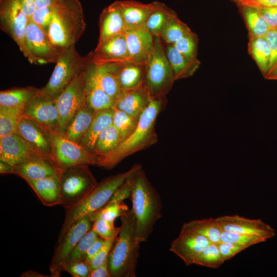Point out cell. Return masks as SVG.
I'll use <instances>...</instances> for the list:
<instances>
[{
	"mask_svg": "<svg viewBox=\"0 0 277 277\" xmlns=\"http://www.w3.org/2000/svg\"><path fill=\"white\" fill-rule=\"evenodd\" d=\"M130 199L135 216L134 238L140 244L147 241L156 222L162 217L161 196L142 168L131 177Z\"/></svg>",
	"mask_w": 277,
	"mask_h": 277,
	"instance_id": "1",
	"label": "cell"
},
{
	"mask_svg": "<svg viewBox=\"0 0 277 277\" xmlns=\"http://www.w3.org/2000/svg\"><path fill=\"white\" fill-rule=\"evenodd\" d=\"M164 99L165 97H151L132 133L116 150L104 156H98L96 166L111 169L127 156L157 143L158 136L155 124L157 116L165 106Z\"/></svg>",
	"mask_w": 277,
	"mask_h": 277,
	"instance_id": "2",
	"label": "cell"
},
{
	"mask_svg": "<svg viewBox=\"0 0 277 277\" xmlns=\"http://www.w3.org/2000/svg\"><path fill=\"white\" fill-rule=\"evenodd\" d=\"M86 27L82 6L78 0H57L48 34L63 50L80 39Z\"/></svg>",
	"mask_w": 277,
	"mask_h": 277,
	"instance_id": "3",
	"label": "cell"
},
{
	"mask_svg": "<svg viewBox=\"0 0 277 277\" xmlns=\"http://www.w3.org/2000/svg\"><path fill=\"white\" fill-rule=\"evenodd\" d=\"M141 168V165L135 164L126 171L105 178L97 183L81 203L65 209V219L59 233L58 242L75 222L105 207L126 180Z\"/></svg>",
	"mask_w": 277,
	"mask_h": 277,
	"instance_id": "4",
	"label": "cell"
},
{
	"mask_svg": "<svg viewBox=\"0 0 277 277\" xmlns=\"http://www.w3.org/2000/svg\"><path fill=\"white\" fill-rule=\"evenodd\" d=\"M120 218V230L108 258L110 272L113 277H135L140 244L135 240L132 209Z\"/></svg>",
	"mask_w": 277,
	"mask_h": 277,
	"instance_id": "5",
	"label": "cell"
},
{
	"mask_svg": "<svg viewBox=\"0 0 277 277\" xmlns=\"http://www.w3.org/2000/svg\"><path fill=\"white\" fill-rule=\"evenodd\" d=\"M175 81L163 41L160 37L155 36L153 48L146 62L144 85L151 97H164L171 89Z\"/></svg>",
	"mask_w": 277,
	"mask_h": 277,
	"instance_id": "6",
	"label": "cell"
},
{
	"mask_svg": "<svg viewBox=\"0 0 277 277\" xmlns=\"http://www.w3.org/2000/svg\"><path fill=\"white\" fill-rule=\"evenodd\" d=\"M58 176L61 205L65 209L81 203L98 183L88 165L85 164L61 168Z\"/></svg>",
	"mask_w": 277,
	"mask_h": 277,
	"instance_id": "7",
	"label": "cell"
},
{
	"mask_svg": "<svg viewBox=\"0 0 277 277\" xmlns=\"http://www.w3.org/2000/svg\"><path fill=\"white\" fill-rule=\"evenodd\" d=\"M75 45H71L64 52L55 63L48 83L41 88L40 92L56 99L74 78L86 69L88 58L87 56L80 55Z\"/></svg>",
	"mask_w": 277,
	"mask_h": 277,
	"instance_id": "8",
	"label": "cell"
},
{
	"mask_svg": "<svg viewBox=\"0 0 277 277\" xmlns=\"http://www.w3.org/2000/svg\"><path fill=\"white\" fill-rule=\"evenodd\" d=\"M55 163L60 168L78 165H97L98 156L79 144L67 138L57 130L47 128Z\"/></svg>",
	"mask_w": 277,
	"mask_h": 277,
	"instance_id": "9",
	"label": "cell"
},
{
	"mask_svg": "<svg viewBox=\"0 0 277 277\" xmlns=\"http://www.w3.org/2000/svg\"><path fill=\"white\" fill-rule=\"evenodd\" d=\"M29 18L18 0H0V28L17 45L28 61L31 56L26 43V32Z\"/></svg>",
	"mask_w": 277,
	"mask_h": 277,
	"instance_id": "10",
	"label": "cell"
},
{
	"mask_svg": "<svg viewBox=\"0 0 277 277\" xmlns=\"http://www.w3.org/2000/svg\"><path fill=\"white\" fill-rule=\"evenodd\" d=\"M85 81L86 69L80 72L56 98L58 132H64L75 114L86 104Z\"/></svg>",
	"mask_w": 277,
	"mask_h": 277,
	"instance_id": "11",
	"label": "cell"
},
{
	"mask_svg": "<svg viewBox=\"0 0 277 277\" xmlns=\"http://www.w3.org/2000/svg\"><path fill=\"white\" fill-rule=\"evenodd\" d=\"M26 43L32 64L56 63L65 51L51 40L48 34L29 19L26 32Z\"/></svg>",
	"mask_w": 277,
	"mask_h": 277,
	"instance_id": "12",
	"label": "cell"
},
{
	"mask_svg": "<svg viewBox=\"0 0 277 277\" xmlns=\"http://www.w3.org/2000/svg\"><path fill=\"white\" fill-rule=\"evenodd\" d=\"M93 222L89 215L75 222L58 242L49 266L51 276L60 277L72 251L81 239L92 229Z\"/></svg>",
	"mask_w": 277,
	"mask_h": 277,
	"instance_id": "13",
	"label": "cell"
},
{
	"mask_svg": "<svg viewBox=\"0 0 277 277\" xmlns=\"http://www.w3.org/2000/svg\"><path fill=\"white\" fill-rule=\"evenodd\" d=\"M22 115L48 129H58L59 114L56 99L47 94L39 92L24 106Z\"/></svg>",
	"mask_w": 277,
	"mask_h": 277,
	"instance_id": "14",
	"label": "cell"
},
{
	"mask_svg": "<svg viewBox=\"0 0 277 277\" xmlns=\"http://www.w3.org/2000/svg\"><path fill=\"white\" fill-rule=\"evenodd\" d=\"M41 157L46 158L17 132L0 137L1 161L15 166Z\"/></svg>",
	"mask_w": 277,
	"mask_h": 277,
	"instance_id": "15",
	"label": "cell"
},
{
	"mask_svg": "<svg viewBox=\"0 0 277 277\" xmlns=\"http://www.w3.org/2000/svg\"><path fill=\"white\" fill-rule=\"evenodd\" d=\"M211 243L205 236L182 226L179 236L171 243L169 250L189 266L193 264L198 255Z\"/></svg>",
	"mask_w": 277,
	"mask_h": 277,
	"instance_id": "16",
	"label": "cell"
},
{
	"mask_svg": "<svg viewBox=\"0 0 277 277\" xmlns=\"http://www.w3.org/2000/svg\"><path fill=\"white\" fill-rule=\"evenodd\" d=\"M216 218L223 231L256 236L266 241L275 235L274 229L261 219H250L238 214Z\"/></svg>",
	"mask_w": 277,
	"mask_h": 277,
	"instance_id": "17",
	"label": "cell"
},
{
	"mask_svg": "<svg viewBox=\"0 0 277 277\" xmlns=\"http://www.w3.org/2000/svg\"><path fill=\"white\" fill-rule=\"evenodd\" d=\"M93 62L104 64L111 70L122 91L136 88L144 84L146 63L132 60L120 62Z\"/></svg>",
	"mask_w": 277,
	"mask_h": 277,
	"instance_id": "18",
	"label": "cell"
},
{
	"mask_svg": "<svg viewBox=\"0 0 277 277\" xmlns=\"http://www.w3.org/2000/svg\"><path fill=\"white\" fill-rule=\"evenodd\" d=\"M17 133L44 156L56 165L46 128L32 120L22 116Z\"/></svg>",
	"mask_w": 277,
	"mask_h": 277,
	"instance_id": "19",
	"label": "cell"
},
{
	"mask_svg": "<svg viewBox=\"0 0 277 277\" xmlns=\"http://www.w3.org/2000/svg\"><path fill=\"white\" fill-rule=\"evenodd\" d=\"M93 61L120 62L131 60L124 33L108 37L98 42L93 52L88 55Z\"/></svg>",
	"mask_w": 277,
	"mask_h": 277,
	"instance_id": "20",
	"label": "cell"
},
{
	"mask_svg": "<svg viewBox=\"0 0 277 277\" xmlns=\"http://www.w3.org/2000/svg\"><path fill=\"white\" fill-rule=\"evenodd\" d=\"M124 35L131 60L146 63L153 48L154 37L145 26L127 29Z\"/></svg>",
	"mask_w": 277,
	"mask_h": 277,
	"instance_id": "21",
	"label": "cell"
},
{
	"mask_svg": "<svg viewBox=\"0 0 277 277\" xmlns=\"http://www.w3.org/2000/svg\"><path fill=\"white\" fill-rule=\"evenodd\" d=\"M151 98L144 84L136 88L123 91L116 101L115 108L127 113L138 121L148 106Z\"/></svg>",
	"mask_w": 277,
	"mask_h": 277,
	"instance_id": "22",
	"label": "cell"
},
{
	"mask_svg": "<svg viewBox=\"0 0 277 277\" xmlns=\"http://www.w3.org/2000/svg\"><path fill=\"white\" fill-rule=\"evenodd\" d=\"M98 42L119 34L126 30L125 21L118 1L106 7L101 13L99 21Z\"/></svg>",
	"mask_w": 277,
	"mask_h": 277,
	"instance_id": "23",
	"label": "cell"
},
{
	"mask_svg": "<svg viewBox=\"0 0 277 277\" xmlns=\"http://www.w3.org/2000/svg\"><path fill=\"white\" fill-rule=\"evenodd\" d=\"M60 169L51 161L41 157L15 166L14 174L26 181H35L58 175Z\"/></svg>",
	"mask_w": 277,
	"mask_h": 277,
	"instance_id": "24",
	"label": "cell"
},
{
	"mask_svg": "<svg viewBox=\"0 0 277 277\" xmlns=\"http://www.w3.org/2000/svg\"><path fill=\"white\" fill-rule=\"evenodd\" d=\"M126 29L145 26L150 14L155 9L156 1L144 4L134 0L118 1Z\"/></svg>",
	"mask_w": 277,
	"mask_h": 277,
	"instance_id": "25",
	"label": "cell"
},
{
	"mask_svg": "<svg viewBox=\"0 0 277 277\" xmlns=\"http://www.w3.org/2000/svg\"><path fill=\"white\" fill-rule=\"evenodd\" d=\"M86 101L88 106L95 112L113 109L115 102L97 84L89 66L86 68Z\"/></svg>",
	"mask_w": 277,
	"mask_h": 277,
	"instance_id": "26",
	"label": "cell"
},
{
	"mask_svg": "<svg viewBox=\"0 0 277 277\" xmlns=\"http://www.w3.org/2000/svg\"><path fill=\"white\" fill-rule=\"evenodd\" d=\"M26 182L45 206L61 205V194L58 174Z\"/></svg>",
	"mask_w": 277,
	"mask_h": 277,
	"instance_id": "27",
	"label": "cell"
},
{
	"mask_svg": "<svg viewBox=\"0 0 277 277\" xmlns=\"http://www.w3.org/2000/svg\"><path fill=\"white\" fill-rule=\"evenodd\" d=\"M166 57L173 71L175 81L192 76L198 69L200 62L191 61L181 54L172 44L164 46Z\"/></svg>",
	"mask_w": 277,
	"mask_h": 277,
	"instance_id": "28",
	"label": "cell"
},
{
	"mask_svg": "<svg viewBox=\"0 0 277 277\" xmlns=\"http://www.w3.org/2000/svg\"><path fill=\"white\" fill-rule=\"evenodd\" d=\"M95 112L86 103L75 114L62 133L68 139L79 144L87 131Z\"/></svg>",
	"mask_w": 277,
	"mask_h": 277,
	"instance_id": "29",
	"label": "cell"
},
{
	"mask_svg": "<svg viewBox=\"0 0 277 277\" xmlns=\"http://www.w3.org/2000/svg\"><path fill=\"white\" fill-rule=\"evenodd\" d=\"M89 66L98 85L116 103L123 91L114 74L106 65L102 63L89 60Z\"/></svg>",
	"mask_w": 277,
	"mask_h": 277,
	"instance_id": "30",
	"label": "cell"
},
{
	"mask_svg": "<svg viewBox=\"0 0 277 277\" xmlns=\"http://www.w3.org/2000/svg\"><path fill=\"white\" fill-rule=\"evenodd\" d=\"M113 108L95 112L94 117L79 144L91 152L95 142L101 133L112 124Z\"/></svg>",
	"mask_w": 277,
	"mask_h": 277,
	"instance_id": "31",
	"label": "cell"
},
{
	"mask_svg": "<svg viewBox=\"0 0 277 277\" xmlns=\"http://www.w3.org/2000/svg\"><path fill=\"white\" fill-rule=\"evenodd\" d=\"M41 88L32 86L15 87L0 92V106L21 107L38 94Z\"/></svg>",
	"mask_w": 277,
	"mask_h": 277,
	"instance_id": "32",
	"label": "cell"
},
{
	"mask_svg": "<svg viewBox=\"0 0 277 277\" xmlns=\"http://www.w3.org/2000/svg\"><path fill=\"white\" fill-rule=\"evenodd\" d=\"M248 49L260 71L265 76L268 72L271 51L265 36L249 35Z\"/></svg>",
	"mask_w": 277,
	"mask_h": 277,
	"instance_id": "33",
	"label": "cell"
},
{
	"mask_svg": "<svg viewBox=\"0 0 277 277\" xmlns=\"http://www.w3.org/2000/svg\"><path fill=\"white\" fill-rule=\"evenodd\" d=\"M122 142L118 131L112 124L98 135L92 153L98 156H104L116 150Z\"/></svg>",
	"mask_w": 277,
	"mask_h": 277,
	"instance_id": "34",
	"label": "cell"
},
{
	"mask_svg": "<svg viewBox=\"0 0 277 277\" xmlns=\"http://www.w3.org/2000/svg\"><path fill=\"white\" fill-rule=\"evenodd\" d=\"M183 226L197 232L207 238L211 243L219 244L223 231L216 218L195 220L184 223Z\"/></svg>",
	"mask_w": 277,
	"mask_h": 277,
	"instance_id": "35",
	"label": "cell"
},
{
	"mask_svg": "<svg viewBox=\"0 0 277 277\" xmlns=\"http://www.w3.org/2000/svg\"><path fill=\"white\" fill-rule=\"evenodd\" d=\"M175 13L164 4L156 2V7L148 17L145 27L154 37H160L168 19Z\"/></svg>",
	"mask_w": 277,
	"mask_h": 277,
	"instance_id": "36",
	"label": "cell"
},
{
	"mask_svg": "<svg viewBox=\"0 0 277 277\" xmlns=\"http://www.w3.org/2000/svg\"><path fill=\"white\" fill-rule=\"evenodd\" d=\"M242 12L249 32V35L264 36L270 28L255 7L241 6Z\"/></svg>",
	"mask_w": 277,
	"mask_h": 277,
	"instance_id": "37",
	"label": "cell"
},
{
	"mask_svg": "<svg viewBox=\"0 0 277 277\" xmlns=\"http://www.w3.org/2000/svg\"><path fill=\"white\" fill-rule=\"evenodd\" d=\"M23 108L0 106V137L17 132Z\"/></svg>",
	"mask_w": 277,
	"mask_h": 277,
	"instance_id": "38",
	"label": "cell"
},
{
	"mask_svg": "<svg viewBox=\"0 0 277 277\" xmlns=\"http://www.w3.org/2000/svg\"><path fill=\"white\" fill-rule=\"evenodd\" d=\"M192 31L182 22L177 14L171 16L167 22L160 37L166 44H173Z\"/></svg>",
	"mask_w": 277,
	"mask_h": 277,
	"instance_id": "39",
	"label": "cell"
},
{
	"mask_svg": "<svg viewBox=\"0 0 277 277\" xmlns=\"http://www.w3.org/2000/svg\"><path fill=\"white\" fill-rule=\"evenodd\" d=\"M129 210L123 201H110L101 209L89 215V217L92 222L97 219L114 222L117 217L124 215Z\"/></svg>",
	"mask_w": 277,
	"mask_h": 277,
	"instance_id": "40",
	"label": "cell"
},
{
	"mask_svg": "<svg viewBox=\"0 0 277 277\" xmlns=\"http://www.w3.org/2000/svg\"><path fill=\"white\" fill-rule=\"evenodd\" d=\"M137 123V121L127 113L115 107L113 108L112 124L118 131L122 142L132 133Z\"/></svg>",
	"mask_w": 277,
	"mask_h": 277,
	"instance_id": "41",
	"label": "cell"
},
{
	"mask_svg": "<svg viewBox=\"0 0 277 277\" xmlns=\"http://www.w3.org/2000/svg\"><path fill=\"white\" fill-rule=\"evenodd\" d=\"M224 262L219 244L211 243L198 255L193 264L210 268H217Z\"/></svg>",
	"mask_w": 277,
	"mask_h": 277,
	"instance_id": "42",
	"label": "cell"
},
{
	"mask_svg": "<svg viewBox=\"0 0 277 277\" xmlns=\"http://www.w3.org/2000/svg\"><path fill=\"white\" fill-rule=\"evenodd\" d=\"M99 237L92 229L87 232L78 242L72 251L66 265L77 261L85 260L89 248Z\"/></svg>",
	"mask_w": 277,
	"mask_h": 277,
	"instance_id": "43",
	"label": "cell"
},
{
	"mask_svg": "<svg viewBox=\"0 0 277 277\" xmlns=\"http://www.w3.org/2000/svg\"><path fill=\"white\" fill-rule=\"evenodd\" d=\"M198 38L194 32L184 36L172 44L175 49L189 61L197 60Z\"/></svg>",
	"mask_w": 277,
	"mask_h": 277,
	"instance_id": "44",
	"label": "cell"
},
{
	"mask_svg": "<svg viewBox=\"0 0 277 277\" xmlns=\"http://www.w3.org/2000/svg\"><path fill=\"white\" fill-rule=\"evenodd\" d=\"M221 241L243 245L248 248L252 245L266 241L262 238L223 231L221 235Z\"/></svg>",
	"mask_w": 277,
	"mask_h": 277,
	"instance_id": "45",
	"label": "cell"
},
{
	"mask_svg": "<svg viewBox=\"0 0 277 277\" xmlns=\"http://www.w3.org/2000/svg\"><path fill=\"white\" fill-rule=\"evenodd\" d=\"M92 229L100 238L104 240H109L118 235L120 227H115L113 222L97 219L93 222Z\"/></svg>",
	"mask_w": 277,
	"mask_h": 277,
	"instance_id": "46",
	"label": "cell"
},
{
	"mask_svg": "<svg viewBox=\"0 0 277 277\" xmlns=\"http://www.w3.org/2000/svg\"><path fill=\"white\" fill-rule=\"evenodd\" d=\"M53 6L44 8L36 9L30 18L47 34L52 17Z\"/></svg>",
	"mask_w": 277,
	"mask_h": 277,
	"instance_id": "47",
	"label": "cell"
},
{
	"mask_svg": "<svg viewBox=\"0 0 277 277\" xmlns=\"http://www.w3.org/2000/svg\"><path fill=\"white\" fill-rule=\"evenodd\" d=\"M64 271L73 277H89L91 269L89 263L82 260L66 265Z\"/></svg>",
	"mask_w": 277,
	"mask_h": 277,
	"instance_id": "48",
	"label": "cell"
},
{
	"mask_svg": "<svg viewBox=\"0 0 277 277\" xmlns=\"http://www.w3.org/2000/svg\"><path fill=\"white\" fill-rule=\"evenodd\" d=\"M117 236L106 240L105 243L98 252L90 261L91 271L103 264L108 260L111 250Z\"/></svg>",
	"mask_w": 277,
	"mask_h": 277,
	"instance_id": "49",
	"label": "cell"
},
{
	"mask_svg": "<svg viewBox=\"0 0 277 277\" xmlns=\"http://www.w3.org/2000/svg\"><path fill=\"white\" fill-rule=\"evenodd\" d=\"M264 36L269 44L271 51L268 73L277 66V30L273 29H269Z\"/></svg>",
	"mask_w": 277,
	"mask_h": 277,
	"instance_id": "50",
	"label": "cell"
},
{
	"mask_svg": "<svg viewBox=\"0 0 277 277\" xmlns=\"http://www.w3.org/2000/svg\"><path fill=\"white\" fill-rule=\"evenodd\" d=\"M219 247L225 262L231 259L243 250L247 248L246 247L240 244L224 242H221L219 244Z\"/></svg>",
	"mask_w": 277,
	"mask_h": 277,
	"instance_id": "51",
	"label": "cell"
},
{
	"mask_svg": "<svg viewBox=\"0 0 277 277\" xmlns=\"http://www.w3.org/2000/svg\"><path fill=\"white\" fill-rule=\"evenodd\" d=\"M257 8L270 29L277 30V7H255Z\"/></svg>",
	"mask_w": 277,
	"mask_h": 277,
	"instance_id": "52",
	"label": "cell"
},
{
	"mask_svg": "<svg viewBox=\"0 0 277 277\" xmlns=\"http://www.w3.org/2000/svg\"><path fill=\"white\" fill-rule=\"evenodd\" d=\"M106 240L99 237L89 248L87 251L85 261L90 263L92 259L98 252L105 243Z\"/></svg>",
	"mask_w": 277,
	"mask_h": 277,
	"instance_id": "53",
	"label": "cell"
},
{
	"mask_svg": "<svg viewBox=\"0 0 277 277\" xmlns=\"http://www.w3.org/2000/svg\"><path fill=\"white\" fill-rule=\"evenodd\" d=\"M240 5L252 7H277V0H242Z\"/></svg>",
	"mask_w": 277,
	"mask_h": 277,
	"instance_id": "54",
	"label": "cell"
},
{
	"mask_svg": "<svg viewBox=\"0 0 277 277\" xmlns=\"http://www.w3.org/2000/svg\"><path fill=\"white\" fill-rule=\"evenodd\" d=\"M111 276L108 260L100 266L92 270L90 274L89 277H110Z\"/></svg>",
	"mask_w": 277,
	"mask_h": 277,
	"instance_id": "55",
	"label": "cell"
},
{
	"mask_svg": "<svg viewBox=\"0 0 277 277\" xmlns=\"http://www.w3.org/2000/svg\"><path fill=\"white\" fill-rule=\"evenodd\" d=\"M23 11L30 19L36 10L34 0H18Z\"/></svg>",
	"mask_w": 277,
	"mask_h": 277,
	"instance_id": "56",
	"label": "cell"
},
{
	"mask_svg": "<svg viewBox=\"0 0 277 277\" xmlns=\"http://www.w3.org/2000/svg\"><path fill=\"white\" fill-rule=\"evenodd\" d=\"M14 166L0 160V173L1 174H14Z\"/></svg>",
	"mask_w": 277,
	"mask_h": 277,
	"instance_id": "57",
	"label": "cell"
},
{
	"mask_svg": "<svg viewBox=\"0 0 277 277\" xmlns=\"http://www.w3.org/2000/svg\"><path fill=\"white\" fill-rule=\"evenodd\" d=\"M57 0H34L36 9H41L52 6Z\"/></svg>",
	"mask_w": 277,
	"mask_h": 277,
	"instance_id": "58",
	"label": "cell"
},
{
	"mask_svg": "<svg viewBox=\"0 0 277 277\" xmlns=\"http://www.w3.org/2000/svg\"><path fill=\"white\" fill-rule=\"evenodd\" d=\"M21 276L23 277H45L48 276L47 275H44L42 274H41L39 272H37L35 271L29 270L23 272Z\"/></svg>",
	"mask_w": 277,
	"mask_h": 277,
	"instance_id": "59",
	"label": "cell"
},
{
	"mask_svg": "<svg viewBox=\"0 0 277 277\" xmlns=\"http://www.w3.org/2000/svg\"><path fill=\"white\" fill-rule=\"evenodd\" d=\"M265 77L267 79L277 80V66L271 70Z\"/></svg>",
	"mask_w": 277,
	"mask_h": 277,
	"instance_id": "60",
	"label": "cell"
},
{
	"mask_svg": "<svg viewBox=\"0 0 277 277\" xmlns=\"http://www.w3.org/2000/svg\"><path fill=\"white\" fill-rule=\"evenodd\" d=\"M233 1H235V2H236V3H238V4H240L241 3L242 0H233Z\"/></svg>",
	"mask_w": 277,
	"mask_h": 277,
	"instance_id": "61",
	"label": "cell"
}]
</instances>
